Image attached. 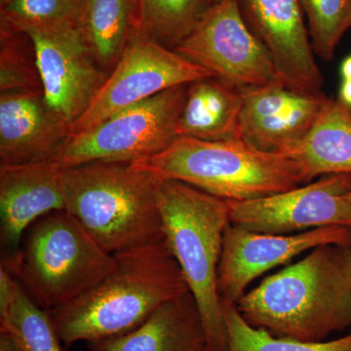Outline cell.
<instances>
[{"label": "cell", "mask_w": 351, "mask_h": 351, "mask_svg": "<svg viewBox=\"0 0 351 351\" xmlns=\"http://www.w3.org/2000/svg\"><path fill=\"white\" fill-rule=\"evenodd\" d=\"M249 29L265 46L286 86L323 93L301 0H237Z\"/></svg>", "instance_id": "13"}, {"label": "cell", "mask_w": 351, "mask_h": 351, "mask_svg": "<svg viewBox=\"0 0 351 351\" xmlns=\"http://www.w3.org/2000/svg\"><path fill=\"white\" fill-rule=\"evenodd\" d=\"M114 256L117 267L101 282L48 311L66 348L125 334L165 302L189 292L166 240Z\"/></svg>", "instance_id": "2"}, {"label": "cell", "mask_w": 351, "mask_h": 351, "mask_svg": "<svg viewBox=\"0 0 351 351\" xmlns=\"http://www.w3.org/2000/svg\"><path fill=\"white\" fill-rule=\"evenodd\" d=\"M19 282L4 265L0 267V320H3L10 311Z\"/></svg>", "instance_id": "27"}, {"label": "cell", "mask_w": 351, "mask_h": 351, "mask_svg": "<svg viewBox=\"0 0 351 351\" xmlns=\"http://www.w3.org/2000/svg\"><path fill=\"white\" fill-rule=\"evenodd\" d=\"M189 85L170 88L91 130L69 135L50 158L64 170L92 162L132 163L158 154L179 137Z\"/></svg>", "instance_id": "7"}, {"label": "cell", "mask_w": 351, "mask_h": 351, "mask_svg": "<svg viewBox=\"0 0 351 351\" xmlns=\"http://www.w3.org/2000/svg\"><path fill=\"white\" fill-rule=\"evenodd\" d=\"M85 0H12L1 8V23L18 32L80 27Z\"/></svg>", "instance_id": "24"}, {"label": "cell", "mask_w": 351, "mask_h": 351, "mask_svg": "<svg viewBox=\"0 0 351 351\" xmlns=\"http://www.w3.org/2000/svg\"><path fill=\"white\" fill-rule=\"evenodd\" d=\"M215 3L216 0H133V32L174 49Z\"/></svg>", "instance_id": "21"}, {"label": "cell", "mask_w": 351, "mask_h": 351, "mask_svg": "<svg viewBox=\"0 0 351 351\" xmlns=\"http://www.w3.org/2000/svg\"><path fill=\"white\" fill-rule=\"evenodd\" d=\"M208 77L215 76L156 39L132 32L112 75L86 112L73 122L69 135L91 130L117 113L170 88Z\"/></svg>", "instance_id": "8"}, {"label": "cell", "mask_w": 351, "mask_h": 351, "mask_svg": "<svg viewBox=\"0 0 351 351\" xmlns=\"http://www.w3.org/2000/svg\"><path fill=\"white\" fill-rule=\"evenodd\" d=\"M221 306L228 351H351V334L328 341L276 338L267 330L249 324L242 317L237 304L221 302Z\"/></svg>", "instance_id": "22"}, {"label": "cell", "mask_w": 351, "mask_h": 351, "mask_svg": "<svg viewBox=\"0 0 351 351\" xmlns=\"http://www.w3.org/2000/svg\"><path fill=\"white\" fill-rule=\"evenodd\" d=\"M339 100L351 108V80H343Z\"/></svg>", "instance_id": "29"}, {"label": "cell", "mask_w": 351, "mask_h": 351, "mask_svg": "<svg viewBox=\"0 0 351 351\" xmlns=\"http://www.w3.org/2000/svg\"><path fill=\"white\" fill-rule=\"evenodd\" d=\"M176 52L239 89L282 82L265 46L249 29L237 0H219Z\"/></svg>", "instance_id": "9"}, {"label": "cell", "mask_w": 351, "mask_h": 351, "mask_svg": "<svg viewBox=\"0 0 351 351\" xmlns=\"http://www.w3.org/2000/svg\"><path fill=\"white\" fill-rule=\"evenodd\" d=\"M157 178L131 163L92 162L63 170L66 211L112 255L165 240Z\"/></svg>", "instance_id": "3"}, {"label": "cell", "mask_w": 351, "mask_h": 351, "mask_svg": "<svg viewBox=\"0 0 351 351\" xmlns=\"http://www.w3.org/2000/svg\"><path fill=\"white\" fill-rule=\"evenodd\" d=\"M159 180L184 182L228 201L256 199L306 184L294 159L239 140L181 136L158 154L132 162Z\"/></svg>", "instance_id": "4"}, {"label": "cell", "mask_w": 351, "mask_h": 351, "mask_svg": "<svg viewBox=\"0 0 351 351\" xmlns=\"http://www.w3.org/2000/svg\"><path fill=\"white\" fill-rule=\"evenodd\" d=\"M0 331L8 332L20 351H63L49 313L20 283L10 311L0 320Z\"/></svg>", "instance_id": "23"}, {"label": "cell", "mask_w": 351, "mask_h": 351, "mask_svg": "<svg viewBox=\"0 0 351 351\" xmlns=\"http://www.w3.org/2000/svg\"><path fill=\"white\" fill-rule=\"evenodd\" d=\"M240 138L272 154H286L295 147L317 119L324 93L307 94L282 82L242 89Z\"/></svg>", "instance_id": "14"}, {"label": "cell", "mask_w": 351, "mask_h": 351, "mask_svg": "<svg viewBox=\"0 0 351 351\" xmlns=\"http://www.w3.org/2000/svg\"><path fill=\"white\" fill-rule=\"evenodd\" d=\"M66 210L63 169L43 160L0 165L1 263L17 257L27 228L41 217Z\"/></svg>", "instance_id": "15"}, {"label": "cell", "mask_w": 351, "mask_h": 351, "mask_svg": "<svg viewBox=\"0 0 351 351\" xmlns=\"http://www.w3.org/2000/svg\"><path fill=\"white\" fill-rule=\"evenodd\" d=\"M285 156L301 166L304 182L331 174H351V108L325 96L311 130Z\"/></svg>", "instance_id": "18"}, {"label": "cell", "mask_w": 351, "mask_h": 351, "mask_svg": "<svg viewBox=\"0 0 351 351\" xmlns=\"http://www.w3.org/2000/svg\"><path fill=\"white\" fill-rule=\"evenodd\" d=\"M12 1V0H0V6L4 7L6 6L7 4L10 3V2Z\"/></svg>", "instance_id": "31"}, {"label": "cell", "mask_w": 351, "mask_h": 351, "mask_svg": "<svg viewBox=\"0 0 351 351\" xmlns=\"http://www.w3.org/2000/svg\"><path fill=\"white\" fill-rule=\"evenodd\" d=\"M351 246V226H330L298 234H269L230 223L223 233L218 267V292L221 302H237L253 280L287 263L304 252L322 245Z\"/></svg>", "instance_id": "12"}, {"label": "cell", "mask_w": 351, "mask_h": 351, "mask_svg": "<svg viewBox=\"0 0 351 351\" xmlns=\"http://www.w3.org/2000/svg\"><path fill=\"white\" fill-rule=\"evenodd\" d=\"M217 1H219V0H216V2H217Z\"/></svg>", "instance_id": "33"}, {"label": "cell", "mask_w": 351, "mask_h": 351, "mask_svg": "<svg viewBox=\"0 0 351 351\" xmlns=\"http://www.w3.org/2000/svg\"><path fill=\"white\" fill-rule=\"evenodd\" d=\"M351 174L322 176L318 181L283 193L228 201L230 223L269 234H287L330 226H351Z\"/></svg>", "instance_id": "10"}, {"label": "cell", "mask_w": 351, "mask_h": 351, "mask_svg": "<svg viewBox=\"0 0 351 351\" xmlns=\"http://www.w3.org/2000/svg\"><path fill=\"white\" fill-rule=\"evenodd\" d=\"M108 253L66 210L41 217L25 232L17 257L1 263L34 302L57 308L101 282L117 267Z\"/></svg>", "instance_id": "6"}, {"label": "cell", "mask_w": 351, "mask_h": 351, "mask_svg": "<svg viewBox=\"0 0 351 351\" xmlns=\"http://www.w3.org/2000/svg\"><path fill=\"white\" fill-rule=\"evenodd\" d=\"M133 24V0H85L80 27L97 63H117Z\"/></svg>", "instance_id": "20"}, {"label": "cell", "mask_w": 351, "mask_h": 351, "mask_svg": "<svg viewBox=\"0 0 351 351\" xmlns=\"http://www.w3.org/2000/svg\"><path fill=\"white\" fill-rule=\"evenodd\" d=\"M301 4L314 54L332 61L351 27V0H301Z\"/></svg>", "instance_id": "25"}, {"label": "cell", "mask_w": 351, "mask_h": 351, "mask_svg": "<svg viewBox=\"0 0 351 351\" xmlns=\"http://www.w3.org/2000/svg\"><path fill=\"white\" fill-rule=\"evenodd\" d=\"M346 198H348V200L350 201V202L351 203V193H348V195H346Z\"/></svg>", "instance_id": "32"}, {"label": "cell", "mask_w": 351, "mask_h": 351, "mask_svg": "<svg viewBox=\"0 0 351 351\" xmlns=\"http://www.w3.org/2000/svg\"><path fill=\"white\" fill-rule=\"evenodd\" d=\"M71 127L46 106L43 91H14L0 97V161L21 164L52 156Z\"/></svg>", "instance_id": "16"}, {"label": "cell", "mask_w": 351, "mask_h": 351, "mask_svg": "<svg viewBox=\"0 0 351 351\" xmlns=\"http://www.w3.org/2000/svg\"><path fill=\"white\" fill-rule=\"evenodd\" d=\"M156 197L166 242L199 309L207 351H228L217 277L230 203L173 180H157Z\"/></svg>", "instance_id": "5"}, {"label": "cell", "mask_w": 351, "mask_h": 351, "mask_svg": "<svg viewBox=\"0 0 351 351\" xmlns=\"http://www.w3.org/2000/svg\"><path fill=\"white\" fill-rule=\"evenodd\" d=\"M0 351H20L8 332L0 331Z\"/></svg>", "instance_id": "28"}, {"label": "cell", "mask_w": 351, "mask_h": 351, "mask_svg": "<svg viewBox=\"0 0 351 351\" xmlns=\"http://www.w3.org/2000/svg\"><path fill=\"white\" fill-rule=\"evenodd\" d=\"M341 73L343 80H351V55L341 64Z\"/></svg>", "instance_id": "30"}, {"label": "cell", "mask_w": 351, "mask_h": 351, "mask_svg": "<svg viewBox=\"0 0 351 351\" xmlns=\"http://www.w3.org/2000/svg\"><path fill=\"white\" fill-rule=\"evenodd\" d=\"M88 345L91 351H207L204 326L191 292L165 302L135 329Z\"/></svg>", "instance_id": "17"}, {"label": "cell", "mask_w": 351, "mask_h": 351, "mask_svg": "<svg viewBox=\"0 0 351 351\" xmlns=\"http://www.w3.org/2000/svg\"><path fill=\"white\" fill-rule=\"evenodd\" d=\"M18 32L1 23L0 89L14 91H43L36 62L32 63Z\"/></svg>", "instance_id": "26"}, {"label": "cell", "mask_w": 351, "mask_h": 351, "mask_svg": "<svg viewBox=\"0 0 351 351\" xmlns=\"http://www.w3.org/2000/svg\"><path fill=\"white\" fill-rule=\"evenodd\" d=\"M43 98L69 127L86 112L107 76L97 66L80 27L29 29Z\"/></svg>", "instance_id": "11"}, {"label": "cell", "mask_w": 351, "mask_h": 351, "mask_svg": "<svg viewBox=\"0 0 351 351\" xmlns=\"http://www.w3.org/2000/svg\"><path fill=\"white\" fill-rule=\"evenodd\" d=\"M252 326L322 341L351 327V246L322 245L265 278L237 302Z\"/></svg>", "instance_id": "1"}, {"label": "cell", "mask_w": 351, "mask_h": 351, "mask_svg": "<svg viewBox=\"0 0 351 351\" xmlns=\"http://www.w3.org/2000/svg\"><path fill=\"white\" fill-rule=\"evenodd\" d=\"M242 93L216 77L189 85L177 123L179 137L200 140H239Z\"/></svg>", "instance_id": "19"}]
</instances>
